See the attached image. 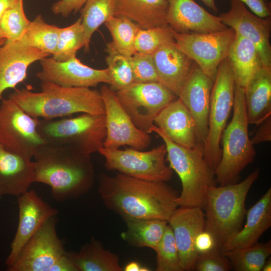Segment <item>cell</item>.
<instances>
[{
	"mask_svg": "<svg viewBox=\"0 0 271 271\" xmlns=\"http://www.w3.org/2000/svg\"><path fill=\"white\" fill-rule=\"evenodd\" d=\"M98 193L104 205L125 222L145 219L168 221L178 207V192L165 182L134 178L121 173L101 177Z\"/></svg>",
	"mask_w": 271,
	"mask_h": 271,
	"instance_id": "obj_1",
	"label": "cell"
},
{
	"mask_svg": "<svg viewBox=\"0 0 271 271\" xmlns=\"http://www.w3.org/2000/svg\"><path fill=\"white\" fill-rule=\"evenodd\" d=\"M34 157L35 182L49 186L56 201L78 198L91 188L90 155L70 146L45 145Z\"/></svg>",
	"mask_w": 271,
	"mask_h": 271,
	"instance_id": "obj_2",
	"label": "cell"
},
{
	"mask_svg": "<svg viewBox=\"0 0 271 271\" xmlns=\"http://www.w3.org/2000/svg\"><path fill=\"white\" fill-rule=\"evenodd\" d=\"M41 91L27 88L16 90L9 96L30 115L40 119L62 118L76 113L105 114L100 91L89 87H64L42 82Z\"/></svg>",
	"mask_w": 271,
	"mask_h": 271,
	"instance_id": "obj_3",
	"label": "cell"
},
{
	"mask_svg": "<svg viewBox=\"0 0 271 271\" xmlns=\"http://www.w3.org/2000/svg\"><path fill=\"white\" fill-rule=\"evenodd\" d=\"M259 174V170L256 169L242 181L224 186L216 185L207 190L203 207L205 230L212 235L217 248L222 252L243 227L247 212L246 198Z\"/></svg>",
	"mask_w": 271,
	"mask_h": 271,
	"instance_id": "obj_4",
	"label": "cell"
},
{
	"mask_svg": "<svg viewBox=\"0 0 271 271\" xmlns=\"http://www.w3.org/2000/svg\"><path fill=\"white\" fill-rule=\"evenodd\" d=\"M150 131L155 132L163 139L169 166L181 181L182 190L177 199L178 206L203 209L208 189L217 185L214 171L204 159V147L197 145L189 148L178 144L154 124Z\"/></svg>",
	"mask_w": 271,
	"mask_h": 271,
	"instance_id": "obj_5",
	"label": "cell"
},
{
	"mask_svg": "<svg viewBox=\"0 0 271 271\" xmlns=\"http://www.w3.org/2000/svg\"><path fill=\"white\" fill-rule=\"evenodd\" d=\"M232 109V119L221 136V157L214 171L215 181L219 186L238 182L240 173L256 155L249 138L244 88L236 84Z\"/></svg>",
	"mask_w": 271,
	"mask_h": 271,
	"instance_id": "obj_6",
	"label": "cell"
},
{
	"mask_svg": "<svg viewBox=\"0 0 271 271\" xmlns=\"http://www.w3.org/2000/svg\"><path fill=\"white\" fill-rule=\"evenodd\" d=\"M37 128L45 145L70 146L90 155L103 147L106 135L105 114L39 118Z\"/></svg>",
	"mask_w": 271,
	"mask_h": 271,
	"instance_id": "obj_7",
	"label": "cell"
},
{
	"mask_svg": "<svg viewBox=\"0 0 271 271\" xmlns=\"http://www.w3.org/2000/svg\"><path fill=\"white\" fill-rule=\"evenodd\" d=\"M235 82L226 58L219 66L212 87L208 118V132L204 157L213 171L221 157V138L233 109Z\"/></svg>",
	"mask_w": 271,
	"mask_h": 271,
	"instance_id": "obj_8",
	"label": "cell"
},
{
	"mask_svg": "<svg viewBox=\"0 0 271 271\" xmlns=\"http://www.w3.org/2000/svg\"><path fill=\"white\" fill-rule=\"evenodd\" d=\"M98 152L104 157L107 169L149 181L166 182L172 178L173 170L166 164L165 144L146 152L104 147Z\"/></svg>",
	"mask_w": 271,
	"mask_h": 271,
	"instance_id": "obj_9",
	"label": "cell"
},
{
	"mask_svg": "<svg viewBox=\"0 0 271 271\" xmlns=\"http://www.w3.org/2000/svg\"><path fill=\"white\" fill-rule=\"evenodd\" d=\"M115 93L136 126L149 133L156 117L178 98L160 82H133Z\"/></svg>",
	"mask_w": 271,
	"mask_h": 271,
	"instance_id": "obj_10",
	"label": "cell"
},
{
	"mask_svg": "<svg viewBox=\"0 0 271 271\" xmlns=\"http://www.w3.org/2000/svg\"><path fill=\"white\" fill-rule=\"evenodd\" d=\"M177 47L214 81L219 65L227 57L235 32L231 28L205 33H179L173 30Z\"/></svg>",
	"mask_w": 271,
	"mask_h": 271,
	"instance_id": "obj_11",
	"label": "cell"
},
{
	"mask_svg": "<svg viewBox=\"0 0 271 271\" xmlns=\"http://www.w3.org/2000/svg\"><path fill=\"white\" fill-rule=\"evenodd\" d=\"M39 118L23 110L10 98L0 104V142L12 152L34 157L45 145L37 131Z\"/></svg>",
	"mask_w": 271,
	"mask_h": 271,
	"instance_id": "obj_12",
	"label": "cell"
},
{
	"mask_svg": "<svg viewBox=\"0 0 271 271\" xmlns=\"http://www.w3.org/2000/svg\"><path fill=\"white\" fill-rule=\"evenodd\" d=\"M65 250L56 229V216L48 219L28 240L8 271H49Z\"/></svg>",
	"mask_w": 271,
	"mask_h": 271,
	"instance_id": "obj_13",
	"label": "cell"
},
{
	"mask_svg": "<svg viewBox=\"0 0 271 271\" xmlns=\"http://www.w3.org/2000/svg\"><path fill=\"white\" fill-rule=\"evenodd\" d=\"M104 107L106 135L103 147L128 146L143 150L150 144L149 133L138 128L119 102L115 92L103 85L100 88Z\"/></svg>",
	"mask_w": 271,
	"mask_h": 271,
	"instance_id": "obj_14",
	"label": "cell"
},
{
	"mask_svg": "<svg viewBox=\"0 0 271 271\" xmlns=\"http://www.w3.org/2000/svg\"><path fill=\"white\" fill-rule=\"evenodd\" d=\"M221 22L236 34L250 41L256 48L263 66L271 67L270 17L261 18L249 11L238 0L230 1V8L219 16Z\"/></svg>",
	"mask_w": 271,
	"mask_h": 271,
	"instance_id": "obj_15",
	"label": "cell"
},
{
	"mask_svg": "<svg viewBox=\"0 0 271 271\" xmlns=\"http://www.w3.org/2000/svg\"><path fill=\"white\" fill-rule=\"evenodd\" d=\"M40 64L41 70L36 74V76L42 82L64 87L89 88L100 83H111L107 68H91L83 64L76 57L63 62L47 57L40 60Z\"/></svg>",
	"mask_w": 271,
	"mask_h": 271,
	"instance_id": "obj_16",
	"label": "cell"
},
{
	"mask_svg": "<svg viewBox=\"0 0 271 271\" xmlns=\"http://www.w3.org/2000/svg\"><path fill=\"white\" fill-rule=\"evenodd\" d=\"M18 203L19 223L11 244L10 252L6 260L7 267L15 262L23 247L42 225L58 213L34 190H28L18 196Z\"/></svg>",
	"mask_w": 271,
	"mask_h": 271,
	"instance_id": "obj_17",
	"label": "cell"
},
{
	"mask_svg": "<svg viewBox=\"0 0 271 271\" xmlns=\"http://www.w3.org/2000/svg\"><path fill=\"white\" fill-rule=\"evenodd\" d=\"M214 81L194 63L178 95L194 118L197 145L204 147L208 132L211 93Z\"/></svg>",
	"mask_w": 271,
	"mask_h": 271,
	"instance_id": "obj_18",
	"label": "cell"
},
{
	"mask_svg": "<svg viewBox=\"0 0 271 271\" xmlns=\"http://www.w3.org/2000/svg\"><path fill=\"white\" fill-rule=\"evenodd\" d=\"M168 223L173 230L182 271L193 270L198 255L194 248L195 239L206 226L203 209L199 207H178Z\"/></svg>",
	"mask_w": 271,
	"mask_h": 271,
	"instance_id": "obj_19",
	"label": "cell"
},
{
	"mask_svg": "<svg viewBox=\"0 0 271 271\" xmlns=\"http://www.w3.org/2000/svg\"><path fill=\"white\" fill-rule=\"evenodd\" d=\"M168 23L179 33H205L228 28L219 16L213 15L194 0H168Z\"/></svg>",
	"mask_w": 271,
	"mask_h": 271,
	"instance_id": "obj_20",
	"label": "cell"
},
{
	"mask_svg": "<svg viewBox=\"0 0 271 271\" xmlns=\"http://www.w3.org/2000/svg\"><path fill=\"white\" fill-rule=\"evenodd\" d=\"M49 56L37 48L6 40L0 47V100L6 89L15 88L27 78L31 64Z\"/></svg>",
	"mask_w": 271,
	"mask_h": 271,
	"instance_id": "obj_21",
	"label": "cell"
},
{
	"mask_svg": "<svg viewBox=\"0 0 271 271\" xmlns=\"http://www.w3.org/2000/svg\"><path fill=\"white\" fill-rule=\"evenodd\" d=\"M35 183V164L32 158L5 147L0 142V198L19 196Z\"/></svg>",
	"mask_w": 271,
	"mask_h": 271,
	"instance_id": "obj_22",
	"label": "cell"
},
{
	"mask_svg": "<svg viewBox=\"0 0 271 271\" xmlns=\"http://www.w3.org/2000/svg\"><path fill=\"white\" fill-rule=\"evenodd\" d=\"M152 55L159 82L178 97L195 62L175 41L162 45Z\"/></svg>",
	"mask_w": 271,
	"mask_h": 271,
	"instance_id": "obj_23",
	"label": "cell"
},
{
	"mask_svg": "<svg viewBox=\"0 0 271 271\" xmlns=\"http://www.w3.org/2000/svg\"><path fill=\"white\" fill-rule=\"evenodd\" d=\"M154 123L174 142L189 148L197 146L194 118L179 97L162 109Z\"/></svg>",
	"mask_w": 271,
	"mask_h": 271,
	"instance_id": "obj_24",
	"label": "cell"
},
{
	"mask_svg": "<svg viewBox=\"0 0 271 271\" xmlns=\"http://www.w3.org/2000/svg\"><path fill=\"white\" fill-rule=\"evenodd\" d=\"M168 0H115L114 16L128 18L141 29L167 26Z\"/></svg>",
	"mask_w": 271,
	"mask_h": 271,
	"instance_id": "obj_25",
	"label": "cell"
},
{
	"mask_svg": "<svg viewBox=\"0 0 271 271\" xmlns=\"http://www.w3.org/2000/svg\"><path fill=\"white\" fill-rule=\"evenodd\" d=\"M249 124L258 125L271 115V67H261L244 87Z\"/></svg>",
	"mask_w": 271,
	"mask_h": 271,
	"instance_id": "obj_26",
	"label": "cell"
},
{
	"mask_svg": "<svg viewBox=\"0 0 271 271\" xmlns=\"http://www.w3.org/2000/svg\"><path fill=\"white\" fill-rule=\"evenodd\" d=\"M245 224L230 241L225 251L247 247L257 243L262 234L270 227V187L247 210Z\"/></svg>",
	"mask_w": 271,
	"mask_h": 271,
	"instance_id": "obj_27",
	"label": "cell"
},
{
	"mask_svg": "<svg viewBox=\"0 0 271 271\" xmlns=\"http://www.w3.org/2000/svg\"><path fill=\"white\" fill-rule=\"evenodd\" d=\"M235 84L244 88L263 66L259 53L249 40L235 33L227 57Z\"/></svg>",
	"mask_w": 271,
	"mask_h": 271,
	"instance_id": "obj_28",
	"label": "cell"
},
{
	"mask_svg": "<svg viewBox=\"0 0 271 271\" xmlns=\"http://www.w3.org/2000/svg\"><path fill=\"white\" fill-rule=\"evenodd\" d=\"M78 271H122L118 255L93 237L78 251H66Z\"/></svg>",
	"mask_w": 271,
	"mask_h": 271,
	"instance_id": "obj_29",
	"label": "cell"
},
{
	"mask_svg": "<svg viewBox=\"0 0 271 271\" xmlns=\"http://www.w3.org/2000/svg\"><path fill=\"white\" fill-rule=\"evenodd\" d=\"M126 229L121 233L122 239L136 247H149L155 250L161 240L168 221L158 219H145L125 222Z\"/></svg>",
	"mask_w": 271,
	"mask_h": 271,
	"instance_id": "obj_30",
	"label": "cell"
},
{
	"mask_svg": "<svg viewBox=\"0 0 271 271\" xmlns=\"http://www.w3.org/2000/svg\"><path fill=\"white\" fill-rule=\"evenodd\" d=\"M60 28L46 23L41 15L30 21L22 37L16 41L18 44L37 48L50 55L55 51Z\"/></svg>",
	"mask_w": 271,
	"mask_h": 271,
	"instance_id": "obj_31",
	"label": "cell"
},
{
	"mask_svg": "<svg viewBox=\"0 0 271 271\" xmlns=\"http://www.w3.org/2000/svg\"><path fill=\"white\" fill-rule=\"evenodd\" d=\"M222 253L235 271H260L271 254L270 240L251 245L227 250Z\"/></svg>",
	"mask_w": 271,
	"mask_h": 271,
	"instance_id": "obj_32",
	"label": "cell"
},
{
	"mask_svg": "<svg viewBox=\"0 0 271 271\" xmlns=\"http://www.w3.org/2000/svg\"><path fill=\"white\" fill-rule=\"evenodd\" d=\"M115 0H87L80 10L85 34V51L89 50L93 34L114 16Z\"/></svg>",
	"mask_w": 271,
	"mask_h": 271,
	"instance_id": "obj_33",
	"label": "cell"
},
{
	"mask_svg": "<svg viewBox=\"0 0 271 271\" xmlns=\"http://www.w3.org/2000/svg\"><path fill=\"white\" fill-rule=\"evenodd\" d=\"M109 31L114 48L120 54L130 57L136 53L135 40L137 33L141 29L130 19L114 16L105 23Z\"/></svg>",
	"mask_w": 271,
	"mask_h": 271,
	"instance_id": "obj_34",
	"label": "cell"
},
{
	"mask_svg": "<svg viewBox=\"0 0 271 271\" xmlns=\"http://www.w3.org/2000/svg\"><path fill=\"white\" fill-rule=\"evenodd\" d=\"M85 34L81 18L66 27L60 28L56 48L52 58L58 62H65L73 57L78 50L84 47Z\"/></svg>",
	"mask_w": 271,
	"mask_h": 271,
	"instance_id": "obj_35",
	"label": "cell"
},
{
	"mask_svg": "<svg viewBox=\"0 0 271 271\" xmlns=\"http://www.w3.org/2000/svg\"><path fill=\"white\" fill-rule=\"evenodd\" d=\"M105 60L111 79L110 88L114 92L134 82L129 57L119 53L111 43L107 44Z\"/></svg>",
	"mask_w": 271,
	"mask_h": 271,
	"instance_id": "obj_36",
	"label": "cell"
},
{
	"mask_svg": "<svg viewBox=\"0 0 271 271\" xmlns=\"http://www.w3.org/2000/svg\"><path fill=\"white\" fill-rule=\"evenodd\" d=\"M30 21L24 12L23 0H18L9 8L0 20V32L3 38L14 41L19 39Z\"/></svg>",
	"mask_w": 271,
	"mask_h": 271,
	"instance_id": "obj_37",
	"label": "cell"
},
{
	"mask_svg": "<svg viewBox=\"0 0 271 271\" xmlns=\"http://www.w3.org/2000/svg\"><path fill=\"white\" fill-rule=\"evenodd\" d=\"M155 251L156 271H182L174 234L169 224Z\"/></svg>",
	"mask_w": 271,
	"mask_h": 271,
	"instance_id": "obj_38",
	"label": "cell"
},
{
	"mask_svg": "<svg viewBox=\"0 0 271 271\" xmlns=\"http://www.w3.org/2000/svg\"><path fill=\"white\" fill-rule=\"evenodd\" d=\"M175 41L173 30L169 26L140 29L135 40L137 53L152 54L162 45Z\"/></svg>",
	"mask_w": 271,
	"mask_h": 271,
	"instance_id": "obj_39",
	"label": "cell"
},
{
	"mask_svg": "<svg viewBox=\"0 0 271 271\" xmlns=\"http://www.w3.org/2000/svg\"><path fill=\"white\" fill-rule=\"evenodd\" d=\"M129 61L134 82H159L152 54L136 53Z\"/></svg>",
	"mask_w": 271,
	"mask_h": 271,
	"instance_id": "obj_40",
	"label": "cell"
},
{
	"mask_svg": "<svg viewBox=\"0 0 271 271\" xmlns=\"http://www.w3.org/2000/svg\"><path fill=\"white\" fill-rule=\"evenodd\" d=\"M232 269L225 255L218 249L199 254L195 262V271H228Z\"/></svg>",
	"mask_w": 271,
	"mask_h": 271,
	"instance_id": "obj_41",
	"label": "cell"
},
{
	"mask_svg": "<svg viewBox=\"0 0 271 271\" xmlns=\"http://www.w3.org/2000/svg\"><path fill=\"white\" fill-rule=\"evenodd\" d=\"M87 0H59L54 3L51 7L55 15H61L64 17L69 16L72 13L80 11Z\"/></svg>",
	"mask_w": 271,
	"mask_h": 271,
	"instance_id": "obj_42",
	"label": "cell"
},
{
	"mask_svg": "<svg viewBox=\"0 0 271 271\" xmlns=\"http://www.w3.org/2000/svg\"><path fill=\"white\" fill-rule=\"evenodd\" d=\"M194 248L199 254L216 249L217 247L212 235L205 229L197 235L194 241Z\"/></svg>",
	"mask_w": 271,
	"mask_h": 271,
	"instance_id": "obj_43",
	"label": "cell"
},
{
	"mask_svg": "<svg viewBox=\"0 0 271 271\" xmlns=\"http://www.w3.org/2000/svg\"><path fill=\"white\" fill-rule=\"evenodd\" d=\"M247 6L252 12L261 18L270 17L271 4L268 0H238Z\"/></svg>",
	"mask_w": 271,
	"mask_h": 271,
	"instance_id": "obj_44",
	"label": "cell"
},
{
	"mask_svg": "<svg viewBox=\"0 0 271 271\" xmlns=\"http://www.w3.org/2000/svg\"><path fill=\"white\" fill-rule=\"evenodd\" d=\"M258 125L259 127L250 139L253 145L271 141V115Z\"/></svg>",
	"mask_w": 271,
	"mask_h": 271,
	"instance_id": "obj_45",
	"label": "cell"
},
{
	"mask_svg": "<svg viewBox=\"0 0 271 271\" xmlns=\"http://www.w3.org/2000/svg\"><path fill=\"white\" fill-rule=\"evenodd\" d=\"M49 271H78L77 268L66 254L61 255L53 264Z\"/></svg>",
	"mask_w": 271,
	"mask_h": 271,
	"instance_id": "obj_46",
	"label": "cell"
},
{
	"mask_svg": "<svg viewBox=\"0 0 271 271\" xmlns=\"http://www.w3.org/2000/svg\"><path fill=\"white\" fill-rule=\"evenodd\" d=\"M124 271H149L148 267L142 266L136 261H131L128 263L123 268Z\"/></svg>",
	"mask_w": 271,
	"mask_h": 271,
	"instance_id": "obj_47",
	"label": "cell"
},
{
	"mask_svg": "<svg viewBox=\"0 0 271 271\" xmlns=\"http://www.w3.org/2000/svg\"><path fill=\"white\" fill-rule=\"evenodd\" d=\"M18 0H0V20L5 12ZM3 38L0 32V39Z\"/></svg>",
	"mask_w": 271,
	"mask_h": 271,
	"instance_id": "obj_48",
	"label": "cell"
},
{
	"mask_svg": "<svg viewBox=\"0 0 271 271\" xmlns=\"http://www.w3.org/2000/svg\"><path fill=\"white\" fill-rule=\"evenodd\" d=\"M208 8L215 13L218 12V8L215 4V0H201Z\"/></svg>",
	"mask_w": 271,
	"mask_h": 271,
	"instance_id": "obj_49",
	"label": "cell"
},
{
	"mask_svg": "<svg viewBox=\"0 0 271 271\" xmlns=\"http://www.w3.org/2000/svg\"><path fill=\"white\" fill-rule=\"evenodd\" d=\"M271 270V258L269 257L267 259L265 263L264 264L261 271H270Z\"/></svg>",
	"mask_w": 271,
	"mask_h": 271,
	"instance_id": "obj_50",
	"label": "cell"
},
{
	"mask_svg": "<svg viewBox=\"0 0 271 271\" xmlns=\"http://www.w3.org/2000/svg\"><path fill=\"white\" fill-rule=\"evenodd\" d=\"M5 39H0V47L2 46L6 42Z\"/></svg>",
	"mask_w": 271,
	"mask_h": 271,
	"instance_id": "obj_51",
	"label": "cell"
}]
</instances>
